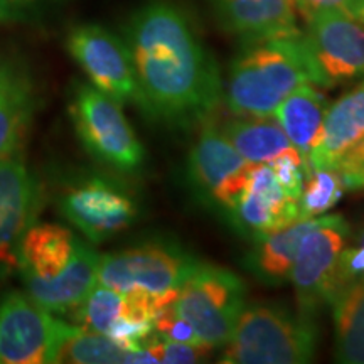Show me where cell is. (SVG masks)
Wrapping results in <instances>:
<instances>
[{
	"label": "cell",
	"instance_id": "cell-26",
	"mask_svg": "<svg viewBox=\"0 0 364 364\" xmlns=\"http://www.w3.org/2000/svg\"><path fill=\"white\" fill-rule=\"evenodd\" d=\"M343 193L344 186L338 171L331 167L317 169L307 166L302 194L299 198L300 220H309L329 211L341 201Z\"/></svg>",
	"mask_w": 364,
	"mask_h": 364
},
{
	"label": "cell",
	"instance_id": "cell-30",
	"mask_svg": "<svg viewBox=\"0 0 364 364\" xmlns=\"http://www.w3.org/2000/svg\"><path fill=\"white\" fill-rule=\"evenodd\" d=\"M356 280H364V226L363 230L359 231L356 245H354V247H346L343 255H341L339 270H338V277H336L332 297H334L343 287Z\"/></svg>",
	"mask_w": 364,
	"mask_h": 364
},
{
	"label": "cell",
	"instance_id": "cell-10",
	"mask_svg": "<svg viewBox=\"0 0 364 364\" xmlns=\"http://www.w3.org/2000/svg\"><path fill=\"white\" fill-rule=\"evenodd\" d=\"M68 51L95 88L120 105H139V86L129 46L115 34L97 24L78 26L68 36Z\"/></svg>",
	"mask_w": 364,
	"mask_h": 364
},
{
	"label": "cell",
	"instance_id": "cell-12",
	"mask_svg": "<svg viewBox=\"0 0 364 364\" xmlns=\"http://www.w3.org/2000/svg\"><path fill=\"white\" fill-rule=\"evenodd\" d=\"M59 209L91 243H102L127 230L136 216L134 199L115 182L90 177L61 196Z\"/></svg>",
	"mask_w": 364,
	"mask_h": 364
},
{
	"label": "cell",
	"instance_id": "cell-4",
	"mask_svg": "<svg viewBox=\"0 0 364 364\" xmlns=\"http://www.w3.org/2000/svg\"><path fill=\"white\" fill-rule=\"evenodd\" d=\"M199 262L169 243H149L100 257L98 284L169 306Z\"/></svg>",
	"mask_w": 364,
	"mask_h": 364
},
{
	"label": "cell",
	"instance_id": "cell-28",
	"mask_svg": "<svg viewBox=\"0 0 364 364\" xmlns=\"http://www.w3.org/2000/svg\"><path fill=\"white\" fill-rule=\"evenodd\" d=\"M147 349L154 354L157 363L166 364H189L204 361L211 349L204 346L184 344V343H172V341L161 339L156 334L152 343L147 346Z\"/></svg>",
	"mask_w": 364,
	"mask_h": 364
},
{
	"label": "cell",
	"instance_id": "cell-8",
	"mask_svg": "<svg viewBox=\"0 0 364 364\" xmlns=\"http://www.w3.org/2000/svg\"><path fill=\"white\" fill-rule=\"evenodd\" d=\"M302 41L317 86H336L364 76V26L344 11L307 17Z\"/></svg>",
	"mask_w": 364,
	"mask_h": 364
},
{
	"label": "cell",
	"instance_id": "cell-11",
	"mask_svg": "<svg viewBox=\"0 0 364 364\" xmlns=\"http://www.w3.org/2000/svg\"><path fill=\"white\" fill-rule=\"evenodd\" d=\"M189 157L193 182L218 206L233 213L255 164H250L211 118L201 124Z\"/></svg>",
	"mask_w": 364,
	"mask_h": 364
},
{
	"label": "cell",
	"instance_id": "cell-29",
	"mask_svg": "<svg viewBox=\"0 0 364 364\" xmlns=\"http://www.w3.org/2000/svg\"><path fill=\"white\" fill-rule=\"evenodd\" d=\"M156 334L161 339L172 341V343L204 346L201 341L198 339L193 327H191L184 318L177 316L172 304H169L166 309H162L156 317ZM204 348H206V346H204Z\"/></svg>",
	"mask_w": 364,
	"mask_h": 364
},
{
	"label": "cell",
	"instance_id": "cell-3",
	"mask_svg": "<svg viewBox=\"0 0 364 364\" xmlns=\"http://www.w3.org/2000/svg\"><path fill=\"white\" fill-rule=\"evenodd\" d=\"M312 318L294 316L277 304L243 307L225 344L223 364H302L316 353Z\"/></svg>",
	"mask_w": 364,
	"mask_h": 364
},
{
	"label": "cell",
	"instance_id": "cell-1",
	"mask_svg": "<svg viewBox=\"0 0 364 364\" xmlns=\"http://www.w3.org/2000/svg\"><path fill=\"white\" fill-rule=\"evenodd\" d=\"M139 107L162 124L194 127L211 118L221 98V80L186 12L171 2H152L129 26Z\"/></svg>",
	"mask_w": 364,
	"mask_h": 364
},
{
	"label": "cell",
	"instance_id": "cell-7",
	"mask_svg": "<svg viewBox=\"0 0 364 364\" xmlns=\"http://www.w3.org/2000/svg\"><path fill=\"white\" fill-rule=\"evenodd\" d=\"M351 228L341 215L322 218L321 225L300 243L290 270L289 280L294 284L299 314L316 317L322 304H329L334 292L341 255L348 247Z\"/></svg>",
	"mask_w": 364,
	"mask_h": 364
},
{
	"label": "cell",
	"instance_id": "cell-20",
	"mask_svg": "<svg viewBox=\"0 0 364 364\" xmlns=\"http://www.w3.org/2000/svg\"><path fill=\"white\" fill-rule=\"evenodd\" d=\"M322 218L324 216L299 220L255 240V247L247 258L248 270L268 285L284 284L289 280L300 243L314 228L321 225Z\"/></svg>",
	"mask_w": 364,
	"mask_h": 364
},
{
	"label": "cell",
	"instance_id": "cell-31",
	"mask_svg": "<svg viewBox=\"0 0 364 364\" xmlns=\"http://www.w3.org/2000/svg\"><path fill=\"white\" fill-rule=\"evenodd\" d=\"M53 0H0V22L27 21Z\"/></svg>",
	"mask_w": 364,
	"mask_h": 364
},
{
	"label": "cell",
	"instance_id": "cell-21",
	"mask_svg": "<svg viewBox=\"0 0 364 364\" xmlns=\"http://www.w3.org/2000/svg\"><path fill=\"white\" fill-rule=\"evenodd\" d=\"M326 112L324 95L307 83L290 93L279 105L275 118L289 136L290 144L307 157L321 136Z\"/></svg>",
	"mask_w": 364,
	"mask_h": 364
},
{
	"label": "cell",
	"instance_id": "cell-25",
	"mask_svg": "<svg viewBox=\"0 0 364 364\" xmlns=\"http://www.w3.org/2000/svg\"><path fill=\"white\" fill-rule=\"evenodd\" d=\"M129 311V297L97 284L70 316L76 326L108 334L112 326Z\"/></svg>",
	"mask_w": 364,
	"mask_h": 364
},
{
	"label": "cell",
	"instance_id": "cell-6",
	"mask_svg": "<svg viewBox=\"0 0 364 364\" xmlns=\"http://www.w3.org/2000/svg\"><path fill=\"white\" fill-rule=\"evenodd\" d=\"M70 113L76 134L91 156L122 172L142 167L144 147L120 103L93 85H78L73 93Z\"/></svg>",
	"mask_w": 364,
	"mask_h": 364
},
{
	"label": "cell",
	"instance_id": "cell-23",
	"mask_svg": "<svg viewBox=\"0 0 364 364\" xmlns=\"http://www.w3.org/2000/svg\"><path fill=\"white\" fill-rule=\"evenodd\" d=\"M221 132L250 164H268L292 147L289 136L272 117H238L228 120Z\"/></svg>",
	"mask_w": 364,
	"mask_h": 364
},
{
	"label": "cell",
	"instance_id": "cell-18",
	"mask_svg": "<svg viewBox=\"0 0 364 364\" xmlns=\"http://www.w3.org/2000/svg\"><path fill=\"white\" fill-rule=\"evenodd\" d=\"M81 245L65 226L33 225L22 236L16 267L22 279H54L71 265Z\"/></svg>",
	"mask_w": 364,
	"mask_h": 364
},
{
	"label": "cell",
	"instance_id": "cell-33",
	"mask_svg": "<svg viewBox=\"0 0 364 364\" xmlns=\"http://www.w3.org/2000/svg\"><path fill=\"white\" fill-rule=\"evenodd\" d=\"M351 16L356 17V19L364 26V0H358V4L351 11Z\"/></svg>",
	"mask_w": 364,
	"mask_h": 364
},
{
	"label": "cell",
	"instance_id": "cell-34",
	"mask_svg": "<svg viewBox=\"0 0 364 364\" xmlns=\"http://www.w3.org/2000/svg\"><path fill=\"white\" fill-rule=\"evenodd\" d=\"M294 2H295V0H294Z\"/></svg>",
	"mask_w": 364,
	"mask_h": 364
},
{
	"label": "cell",
	"instance_id": "cell-5",
	"mask_svg": "<svg viewBox=\"0 0 364 364\" xmlns=\"http://www.w3.org/2000/svg\"><path fill=\"white\" fill-rule=\"evenodd\" d=\"M245 284L226 268L198 263L172 307L209 349L225 348L245 307Z\"/></svg>",
	"mask_w": 364,
	"mask_h": 364
},
{
	"label": "cell",
	"instance_id": "cell-9",
	"mask_svg": "<svg viewBox=\"0 0 364 364\" xmlns=\"http://www.w3.org/2000/svg\"><path fill=\"white\" fill-rule=\"evenodd\" d=\"M63 324L27 292L7 294L0 300V364L54 363Z\"/></svg>",
	"mask_w": 364,
	"mask_h": 364
},
{
	"label": "cell",
	"instance_id": "cell-2",
	"mask_svg": "<svg viewBox=\"0 0 364 364\" xmlns=\"http://www.w3.org/2000/svg\"><path fill=\"white\" fill-rule=\"evenodd\" d=\"M316 75L302 34L247 44L231 65L226 105L236 117H272L279 105Z\"/></svg>",
	"mask_w": 364,
	"mask_h": 364
},
{
	"label": "cell",
	"instance_id": "cell-14",
	"mask_svg": "<svg viewBox=\"0 0 364 364\" xmlns=\"http://www.w3.org/2000/svg\"><path fill=\"white\" fill-rule=\"evenodd\" d=\"M39 209L36 181L19 157L0 161V267L17 265L22 236Z\"/></svg>",
	"mask_w": 364,
	"mask_h": 364
},
{
	"label": "cell",
	"instance_id": "cell-17",
	"mask_svg": "<svg viewBox=\"0 0 364 364\" xmlns=\"http://www.w3.org/2000/svg\"><path fill=\"white\" fill-rule=\"evenodd\" d=\"M100 255L81 245L75 260L54 279H22L26 292L51 314L70 316L98 284Z\"/></svg>",
	"mask_w": 364,
	"mask_h": 364
},
{
	"label": "cell",
	"instance_id": "cell-15",
	"mask_svg": "<svg viewBox=\"0 0 364 364\" xmlns=\"http://www.w3.org/2000/svg\"><path fill=\"white\" fill-rule=\"evenodd\" d=\"M294 0H215L221 24L243 43L299 36Z\"/></svg>",
	"mask_w": 364,
	"mask_h": 364
},
{
	"label": "cell",
	"instance_id": "cell-13",
	"mask_svg": "<svg viewBox=\"0 0 364 364\" xmlns=\"http://www.w3.org/2000/svg\"><path fill=\"white\" fill-rule=\"evenodd\" d=\"M231 215L235 225L255 240L300 220L299 201L282 189L268 164H255Z\"/></svg>",
	"mask_w": 364,
	"mask_h": 364
},
{
	"label": "cell",
	"instance_id": "cell-22",
	"mask_svg": "<svg viewBox=\"0 0 364 364\" xmlns=\"http://www.w3.org/2000/svg\"><path fill=\"white\" fill-rule=\"evenodd\" d=\"M329 304L334 317L336 359L364 364V280L343 287Z\"/></svg>",
	"mask_w": 364,
	"mask_h": 364
},
{
	"label": "cell",
	"instance_id": "cell-32",
	"mask_svg": "<svg viewBox=\"0 0 364 364\" xmlns=\"http://www.w3.org/2000/svg\"><path fill=\"white\" fill-rule=\"evenodd\" d=\"M295 4L307 19V17L322 11H344L351 14L358 0H295Z\"/></svg>",
	"mask_w": 364,
	"mask_h": 364
},
{
	"label": "cell",
	"instance_id": "cell-19",
	"mask_svg": "<svg viewBox=\"0 0 364 364\" xmlns=\"http://www.w3.org/2000/svg\"><path fill=\"white\" fill-rule=\"evenodd\" d=\"M34 113V88L24 68L0 61V161L19 149Z\"/></svg>",
	"mask_w": 364,
	"mask_h": 364
},
{
	"label": "cell",
	"instance_id": "cell-27",
	"mask_svg": "<svg viewBox=\"0 0 364 364\" xmlns=\"http://www.w3.org/2000/svg\"><path fill=\"white\" fill-rule=\"evenodd\" d=\"M268 166L275 174L282 189L295 201H299L300 194H302L304 181H306V156L292 145L290 149L279 154L275 159H272Z\"/></svg>",
	"mask_w": 364,
	"mask_h": 364
},
{
	"label": "cell",
	"instance_id": "cell-16",
	"mask_svg": "<svg viewBox=\"0 0 364 364\" xmlns=\"http://www.w3.org/2000/svg\"><path fill=\"white\" fill-rule=\"evenodd\" d=\"M361 139H364V83L327 107L321 136L306 157L307 166L334 169L339 159Z\"/></svg>",
	"mask_w": 364,
	"mask_h": 364
},
{
	"label": "cell",
	"instance_id": "cell-24",
	"mask_svg": "<svg viewBox=\"0 0 364 364\" xmlns=\"http://www.w3.org/2000/svg\"><path fill=\"white\" fill-rule=\"evenodd\" d=\"M129 349L122 348L102 332L85 329L81 326L63 324L59 334L54 363L70 364H115L127 363Z\"/></svg>",
	"mask_w": 364,
	"mask_h": 364
}]
</instances>
